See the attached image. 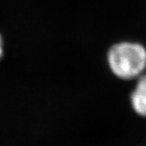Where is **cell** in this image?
<instances>
[{
    "label": "cell",
    "mask_w": 146,
    "mask_h": 146,
    "mask_svg": "<svg viewBox=\"0 0 146 146\" xmlns=\"http://www.w3.org/2000/svg\"><path fill=\"white\" fill-rule=\"evenodd\" d=\"M106 59L110 71L117 78L137 79L146 70V47L137 40H118L109 47Z\"/></svg>",
    "instance_id": "obj_1"
},
{
    "label": "cell",
    "mask_w": 146,
    "mask_h": 146,
    "mask_svg": "<svg viewBox=\"0 0 146 146\" xmlns=\"http://www.w3.org/2000/svg\"><path fill=\"white\" fill-rule=\"evenodd\" d=\"M130 103L138 115L146 117V73L137 78V83L130 93Z\"/></svg>",
    "instance_id": "obj_2"
},
{
    "label": "cell",
    "mask_w": 146,
    "mask_h": 146,
    "mask_svg": "<svg viewBox=\"0 0 146 146\" xmlns=\"http://www.w3.org/2000/svg\"><path fill=\"white\" fill-rule=\"evenodd\" d=\"M3 54H4V49H3V39H2L1 35H0V59L2 58Z\"/></svg>",
    "instance_id": "obj_3"
}]
</instances>
